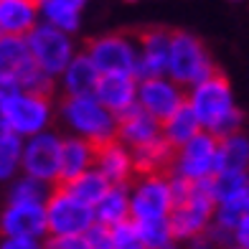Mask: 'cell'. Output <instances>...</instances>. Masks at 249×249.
<instances>
[{
    "label": "cell",
    "mask_w": 249,
    "mask_h": 249,
    "mask_svg": "<svg viewBox=\"0 0 249 249\" xmlns=\"http://www.w3.org/2000/svg\"><path fill=\"white\" fill-rule=\"evenodd\" d=\"M186 107L194 112L201 132L216 140L244 130V112L236 105L231 82L221 71L186 89Z\"/></svg>",
    "instance_id": "obj_1"
},
{
    "label": "cell",
    "mask_w": 249,
    "mask_h": 249,
    "mask_svg": "<svg viewBox=\"0 0 249 249\" xmlns=\"http://www.w3.org/2000/svg\"><path fill=\"white\" fill-rule=\"evenodd\" d=\"M56 122L64 127V135L82 138L87 142L105 145L117 138V117L89 97H61L56 102Z\"/></svg>",
    "instance_id": "obj_2"
},
{
    "label": "cell",
    "mask_w": 249,
    "mask_h": 249,
    "mask_svg": "<svg viewBox=\"0 0 249 249\" xmlns=\"http://www.w3.org/2000/svg\"><path fill=\"white\" fill-rule=\"evenodd\" d=\"M0 120H3L5 132L16 135L20 140H28L33 135L53 130L56 102L51 94L18 89L5 102H0Z\"/></svg>",
    "instance_id": "obj_3"
},
{
    "label": "cell",
    "mask_w": 249,
    "mask_h": 249,
    "mask_svg": "<svg viewBox=\"0 0 249 249\" xmlns=\"http://www.w3.org/2000/svg\"><path fill=\"white\" fill-rule=\"evenodd\" d=\"M213 74H216V64H213L206 43L191 31H183V28L171 31L165 76L173 79L180 89H191Z\"/></svg>",
    "instance_id": "obj_4"
},
{
    "label": "cell",
    "mask_w": 249,
    "mask_h": 249,
    "mask_svg": "<svg viewBox=\"0 0 249 249\" xmlns=\"http://www.w3.org/2000/svg\"><path fill=\"white\" fill-rule=\"evenodd\" d=\"M26 49H28L33 66L53 84L79 51L74 43V36H66V33L56 31L51 26H43V23H38L26 36Z\"/></svg>",
    "instance_id": "obj_5"
},
{
    "label": "cell",
    "mask_w": 249,
    "mask_h": 249,
    "mask_svg": "<svg viewBox=\"0 0 249 249\" xmlns=\"http://www.w3.org/2000/svg\"><path fill=\"white\" fill-rule=\"evenodd\" d=\"M46 213V239H66V236H82L94 224L92 206L71 196L64 186H53L43 203Z\"/></svg>",
    "instance_id": "obj_6"
},
{
    "label": "cell",
    "mask_w": 249,
    "mask_h": 249,
    "mask_svg": "<svg viewBox=\"0 0 249 249\" xmlns=\"http://www.w3.org/2000/svg\"><path fill=\"white\" fill-rule=\"evenodd\" d=\"M213 221V196L206 183H191V191L183 201H178L171 216H168V226L176 244H188L191 239H196L198 234H203Z\"/></svg>",
    "instance_id": "obj_7"
},
{
    "label": "cell",
    "mask_w": 249,
    "mask_h": 249,
    "mask_svg": "<svg viewBox=\"0 0 249 249\" xmlns=\"http://www.w3.org/2000/svg\"><path fill=\"white\" fill-rule=\"evenodd\" d=\"M130 191V221H165L173 211V194L168 173L155 176H135L127 186Z\"/></svg>",
    "instance_id": "obj_8"
},
{
    "label": "cell",
    "mask_w": 249,
    "mask_h": 249,
    "mask_svg": "<svg viewBox=\"0 0 249 249\" xmlns=\"http://www.w3.org/2000/svg\"><path fill=\"white\" fill-rule=\"evenodd\" d=\"M82 51L92 59L99 76H135L138 71V38L130 33H102V36H94Z\"/></svg>",
    "instance_id": "obj_9"
},
{
    "label": "cell",
    "mask_w": 249,
    "mask_h": 249,
    "mask_svg": "<svg viewBox=\"0 0 249 249\" xmlns=\"http://www.w3.org/2000/svg\"><path fill=\"white\" fill-rule=\"evenodd\" d=\"M61 138L64 132L46 130L41 135L23 140L20 150V176L41 180L46 186H59V165H61Z\"/></svg>",
    "instance_id": "obj_10"
},
{
    "label": "cell",
    "mask_w": 249,
    "mask_h": 249,
    "mask_svg": "<svg viewBox=\"0 0 249 249\" xmlns=\"http://www.w3.org/2000/svg\"><path fill=\"white\" fill-rule=\"evenodd\" d=\"M216 148L219 140L206 132H198L194 140L173 150V160L168 176L180 178L186 183H206L216 176Z\"/></svg>",
    "instance_id": "obj_11"
},
{
    "label": "cell",
    "mask_w": 249,
    "mask_h": 249,
    "mask_svg": "<svg viewBox=\"0 0 249 249\" xmlns=\"http://www.w3.org/2000/svg\"><path fill=\"white\" fill-rule=\"evenodd\" d=\"M0 76L16 79L20 89L41 94H51V89L56 87L33 66L26 49V38L16 36H0Z\"/></svg>",
    "instance_id": "obj_12"
},
{
    "label": "cell",
    "mask_w": 249,
    "mask_h": 249,
    "mask_svg": "<svg viewBox=\"0 0 249 249\" xmlns=\"http://www.w3.org/2000/svg\"><path fill=\"white\" fill-rule=\"evenodd\" d=\"M183 105H186V89H180L173 79L153 76L138 82V107L153 120L165 122Z\"/></svg>",
    "instance_id": "obj_13"
},
{
    "label": "cell",
    "mask_w": 249,
    "mask_h": 249,
    "mask_svg": "<svg viewBox=\"0 0 249 249\" xmlns=\"http://www.w3.org/2000/svg\"><path fill=\"white\" fill-rule=\"evenodd\" d=\"M0 234L3 239H41L46 242V213L38 203L8 201L0 211Z\"/></svg>",
    "instance_id": "obj_14"
},
{
    "label": "cell",
    "mask_w": 249,
    "mask_h": 249,
    "mask_svg": "<svg viewBox=\"0 0 249 249\" xmlns=\"http://www.w3.org/2000/svg\"><path fill=\"white\" fill-rule=\"evenodd\" d=\"M94 171L107 180L109 186H130L135 180V158L127 145L117 138L105 145H97L94 150Z\"/></svg>",
    "instance_id": "obj_15"
},
{
    "label": "cell",
    "mask_w": 249,
    "mask_h": 249,
    "mask_svg": "<svg viewBox=\"0 0 249 249\" xmlns=\"http://www.w3.org/2000/svg\"><path fill=\"white\" fill-rule=\"evenodd\" d=\"M138 38V71L135 79H153L165 76L168 69V49H171V31L165 28H148Z\"/></svg>",
    "instance_id": "obj_16"
},
{
    "label": "cell",
    "mask_w": 249,
    "mask_h": 249,
    "mask_svg": "<svg viewBox=\"0 0 249 249\" xmlns=\"http://www.w3.org/2000/svg\"><path fill=\"white\" fill-rule=\"evenodd\" d=\"M94 99L107 112L120 117L124 112H130L132 107H138V79L124 76V74L99 76L97 89H94Z\"/></svg>",
    "instance_id": "obj_17"
},
{
    "label": "cell",
    "mask_w": 249,
    "mask_h": 249,
    "mask_svg": "<svg viewBox=\"0 0 249 249\" xmlns=\"http://www.w3.org/2000/svg\"><path fill=\"white\" fill-rule=\"evenodd\" d=\"M99 82V71L92 64V59L84 51H76V56L69 61V66L56 79V84L64 92V97H89L94 94Z\"/></svg>",
    "instance_id": "obj_18"
},
{
    "label": "cell",
    "mask_w": 249,
    "mask_h": 249,
    "mask_svg": "<svg viewBox=\"0 0 249 249\" xmlns=\"http://www.w3.org/2000/svg\"><path fill=\"white\" fill-rule=\"evenodd\" d=\"M158 138H160V122L145 115L140 107H132L130 112L117 117V140L127 145L130 150H138Z\"/></svg>",
    "instance_id": "obj_19"
},
{
    "label": "cell",
    "mask_w": 249,
    "mask_h": 249,
    "mask_svg": "<svg viewBox=\"0 0 249 249\" xmlns=\"http://www.w3.org/2000/svg\"><path fill=\"white\" fill-rule=\"evenodd\" d=\"M94 145L82 138L64 135L61 138V165H59V186L76 180L82 173L94 168Z\"/></svg>",
    "instance_id": "obj_20"
},
{
    "label": "cell",
    "mask_w": 249,
    "mask_h": 249,
    "mask_svg": "<svg viewBox=\"0 0 249 249\" xmlns=\"http://www.w3.org/2000/svg\"><path fill=\"white\" fill-rule=\"evenodd\" d=\"M38 23L36 0H0V36L26 38Z\"/></svg>",
    "instance_id": "obj_21"
},
{
    "label": "cell",
    "mask_w": 249,
    "mask_h": 249,
    "mask_svg": "<svg viewBox=\"0 0 249 249\" xmlns=\"http://www.w3.org/2000/svg\"><path fill=\"white\" fill-rule=\"evenodd\" d=\"M84 18L82 0H41L38 3V20L43 26H51L56 31L74 36Z\"/></svg>",
    "instance_id": "obj_22"
},
{
    "label": "cell",
    "mask_w": 249,
    "mask_h": 249,
    "mask_svg": "<svg viewBox=\"0 0 249 249\" xmlns=\"http://www.w3.org/2000/svg\"><path fill=\"white\" fill-rule=\"evenodd\" d=\"M94 224L105 226V229H115L130 221V191L127 186H109V191L102 196L94 206Z\"/></svg>",
    "instance_id": "obj_23"
},
{
    "label": "cell",
    "mask_w": 249,
    "mask_h": 249,
    "mask_svg": "<svg viewBox=\"0 0 249 249\" xmlns=\"http://www.w3.org/2000/svg\"><path fill=\"white\" fill-rule=\"evenodd\" d=\"M216 173H249V135L244 130L219 140Z\"/></svg>",
    "instance_id": "obj_24"
},
{
    "label": "cell",
    "mask_w": 249,
    "mask_h": 249,
    "mask_svg": "<svg viewBox=\"0 0 249 249\" xmlns=\"http://www.w3.org/2000/svg\"><path fill=\"white\" fill-rule=\"evenodd\" d=\"M135 158V173L138 176H155V173H168L173 160V148L163 138H158L142 148L132 150Z\"/></svg>",
    "instance_id": "obj_25"
},
{
    "label": "cell",
    "mask_w": 249,
    "mask_h": 249,
    "mask_svg": "<svg viewBox=\"0 0 249 249\" xmlns=\"http://www.w3.org/2000/svg\"><path fill=\"white\" fill-rule=\"evenodd\" d=\"M198 132H201L198 122L194 117V112H191L186 105L178 112H173L165 122H160V138L171 145L173 150H178L180 145H186L188 140H194Z\"/></svg>",
    "instance_id": "obj_26"
},
{
    "label": "cell",
    "mask_w": 249,
    "mask_h": 249,
    "mask_svg": "<svg viewBox=\"0 0 249 249\" xmlns=\"http://www.w3.org/2000/svg\"><path fill=\"white\" fill-rule=\"evenodd\" d=\"M249 213V191L239 196H231V198H224L219 203H213V226H219L221 231L231 234L234 226L239 224L244 216Z\"/></svg>",
    "instance_id": "obj_27"
},
{
    "label": "cell",
    "mask_w": 249,
    "mask_h": 249,
    "mask_svg": "<svg viewBox=\"0 0 249 249\" xmlns=\"http://www.w3.org/2000/svg\"><path fill=\"white\" fill-rule=\"evenodd\" d=\"M66 191H69L71 196H76L82 203H87V206H94V203L102 198L109 191V183L105 178H102L94 168L92 171H87V173H82L76 180H71V183H66L64 186Z\"/></svg>",
    "instance_id": "obj_28"
},
{
    "label": "cell",
    "mask_w": 249,
    "mask_h": 249,
    "mask_svg": "<svg viewBox=\"0 0 249 249\" xmlns=\"http://www.w3.org/2000/svg\"><path fill=\"white\" fill-rule=\"evenodd\" d=\"M20 150L23 140L10 132L0 135V180H16L20 176Z\"/></svg>",
    "instance_id": "obj_29"
},
{
    "label": "cell",
    "mask_w": 249,
    "mask_h": 249,
    "mask_svg": "<svg viewBox=\"0 0 249 249\" xmlns=\"http://www.w3.org/2000/svg\"><path fill=\"white\" fill-rule=\"evenodd\" d=\"M51 194V186L41 183V180H33L28 176H18L16 180H10V194L8 201H16V203H38L43 206Z\"/></svg>",
    "instance_id": "obj_30"
},
{
    "label": "cell",
    "mask_w": 249,
    "mask_h": 249,
    "mask_svg": "<svg viewBox=\"0 0 249 249\" xmlns=\"http://www.w3.org/2000/svg\"><path fill=\"white\" fill-rule=\"evenodd\" d=\"M209 191L213 196V203L247 194L249 191V173H216L209 180Z\"/></svg>",
    "instance_id": "obj_31"
},
{
    "label": "cell",
    "mask_w": 249,
    "mask_h": 249,
    "mask_svg": "<svg viewBox=\"0 0 249 249\" xmlns=\"http://www.w3.org/2000/svg\"><path fill=\"white\" fill-rule=\"evenodd\" d=\"M135 229H138L145 249H168L176 244L171 226H168V219L165 221H142V224H135Z\"/></svg>",
    "instance_id": "obj_32"
},
{
    "label": "cell",
    "mask_w": 249,
    "mask_h": 249,
    "mask_svg": "<svg viewBox=\"0 0 249 249\" xmlns=\"http://www.w3.org/2000/svg\"><path fill=\"white\" fill-rule=\"evenodd\" d=\"M109 249H145V244H142L132 221L109 229Z\"/></svg>",
    "instance_id": "obj_33"
},
{
    "label": "cell",
    "mask_w": 249,
    "mask_h": 249,
    "mask_svg": "<svg viewBox=\"0 0 249 249\" xmlns=\"http://www.w3.org/2000/svg\"><path fill=\"white\" fill-rule=\"evenodd\" d=\"M82 242H84V249H109V229L92 224L82 234Z\"/></svg>",
    "instance_id": "obj_34"
},
{
    "label": "cell",
    "mask_w": 249,
    "mask_h": 249,
    "mask_svg": "<svg viewBox=\"0 0 249 249\" xmlns=\"http://www.w3.org/2000/svg\"><path fill=\"white\" fill-rule=\"evenodd\" d=\"M231 244L239 247V249H249V213L234 226V231H231Z\"/></svg>",
    "instance_id": "obj_35"
},
{
    "label": "cell",
    "mask_w": 249,
    "mask_h": 249,
    "mask_svg": "<svg viewBox=\"0 0 249 249\" xmlns=\"http://www.w3.org/2000/svg\"><path fill=\"white\" fill-rule=\"evenodd\" d=\"M0 249H46L41 239H0Z\"/></svg>",
    "instance_id": "obj_36"
},
{
    "label": "cell",
    "mask_w": 249,
    "mask_h": 249,
    "mask_svg": "<svg viewBox=\"0 0 249 249\" xmlns=\"http://www.w3.org/2000/svg\"><path fill=\"white\" fill-rule=\"evenodd\" d=\"M18 82L16 79H8V76H0V102H5L10 94H16L18 92Z\"/></svg>",
    "instance_id": "obj_37"
},
{
    "label": "cell",
    "mask_w": 249,
    "mask_h": 249,
    "mask_svg": "<svg viewBox=\"0 0 249 249\" xmlns=\"http://www.w3.org/2000/svg\"><path fill=\"white\" fill-rule=\"evenodd\" d=\"M168 249H186V247H180V244H173V247H168Z\"/></svg>",
    "instance_id": "obj_38"
},
{
    "label": "cell",
    "mask_w": 249,
    "mask_h": 249,
    "mask_svg": "<svg viewBox=\"0 0 249 249\" xmlns=\"http://www.w3.org/2000/svg\"><path fill=\"white\" fill-rule=\"evenodd\" d=\"M5 132V127H3V120H0V135H3Z\"/></svg>",
    "instance_id": "obj_39"
},
{
    "label": "cell",
    "mask_w": 249,
    "mask_h": 249,
    "mask_svg": "<svg viewBox=\"0 0 249 249\" xmlns=\"http://www.w3.org/2000/svg\"><path fill=\"white\" fill-rule=\"evenodd\" d=\"M226 249H239V247H234V244H231V247H226Z\"/></svg>",
    "instance_id": "obj_40"
}]
</instances>
